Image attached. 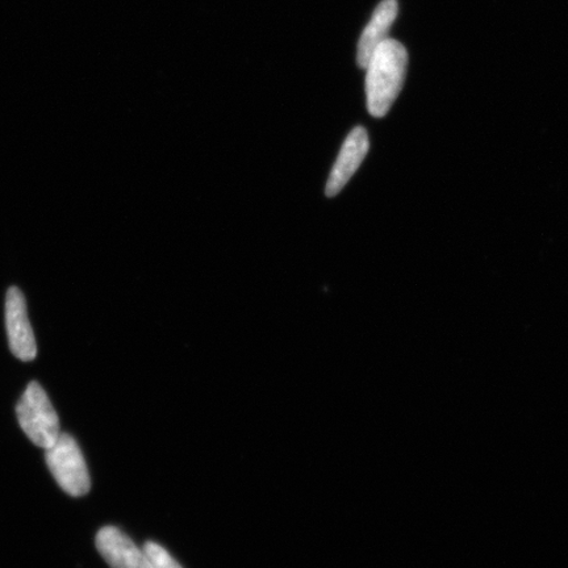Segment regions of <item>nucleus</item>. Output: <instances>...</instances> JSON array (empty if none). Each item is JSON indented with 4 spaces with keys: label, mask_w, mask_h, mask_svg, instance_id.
Returning a JSON list of instances; mask_svg holds the SVG:
<instances>
[{
    "label": "nucleus",
    "mask_w": 568,
    "mask_h": 568,
    "mask_svg": "<svg viewBox=\"0 0 568 568\" xmlns=\"http://www.w3.org/2000/svg\"><path fill=\"white\" fill-rule=\"evenodd\" d=\"M368 146H371V141H368L365 128L355 126L341 148L338 159L332 169L328 183H326V195L332 197L341 193V190L346 186V183L359 169L361 163L364 162Z\"/></svg>",
    "instance_id": "nucleus-6"
},
{
    "label": "nucleus",
    "mask_w": 568,
    "mask_h": 568,
    "mask_svg": "<svg viewBox=\"0 0 568 568\" xmlns=\"http://www.w3.org/2000/svg\"><path fill=\"white\" fill-rule=\"evenodd\" d=\"M20 428L36 446L49 449L61 435L60 420L38 382H31L17 406Z\"/></svg>",
    "instance_id": "nucleus-2"
},
{
    "label": "nucleus",
    "mask_w": 568,
    "mask_h": 568,
    "mask_svg": "<svg viewBox=\"0 0 568 568\" xmlns=\"http://www.w3.org/2000/svg\"><path fill=\"white\" fill-rule=\"evenodd\" d=\"M97 549L111 568H154L144 548H139L116 527H104L98 531Z\"/></svg>",
    "instance_id": "nucleus-5"
},
{
    "label": "nucleus",
    "mask_w": 568,
    "mask_h": 568,
    "mask_svg": "<svg viewBox=\"0 0 568 568\" xmlns=\"http://www.w3.org/2000/svg\"><path fill=\"white\" fill-rule=\"evenodd\" d=\"M45 460L53 478L70 496L80 497L91 488L87 460L75 439L61 433L57 442L45 450Z\"/></svg>",
    "instance_id": "nucleus-3"
},
{
    "label": "nucleus",
    "mask_w": 568,
    "mask_h": 568,
    "mask_svg": "<svg viewBox=\"0 0 568 568\" xmlns=\"http://www.w3.org/2000/svg\"><path fill=\"white\" fill-rule=\"evenodd\" d=\"M408 53L399 41L388 39L376 49L366 69L367 110L374 118L387 115L406 81Z\"/></svg>",
    "instance_id": "nucleus-1"
},
{
    "label": "nucleus",
    "mask_w": 568,
    "mask_h": 568,
    "mask_svg": "<svg viewBox=\"0 0 568 568\" xmlns=\"http://www.w3.org/2000/svg\"><path fill=\"white\" fill-rule=\"evenodd\" d=\"M144 550L154 568H183L176 562L172 554L163 549L161 545L155 542H146Z\"/></svg>",
    "instance_id": "nucleus-8"
},
{
    "label": "nucleus",
    "mask_w": 568,
    "mask_h": 568,
    "mask_svg": "<svg viewBox=\"0 0 568 568\" xmlns=\"http://www.w3.org/2000/svg\"><path fill=\"white\" fill-rule=\"evenodd\" d=\"M397 12H399V7H397L396 0H383L376 7L372 20L368 21L359 39L357 61L361 68L365 69L376 49L389 39L388 33Z\"/></svg>",
    "instance_id": "nucleus-7"
},
{
    "label": "nucleus",
    "mask_w": 568,
    "mask_h": 568,
    "mask_svg": "<svg viewBox=\"0 0 568 568\" xmlns=\"http://www.w3.org/2000/svg\"><path fill=\"white\" fill-rule=\"evenodd\" d=\"M6 328L13 355L24 362L33 361L38 346L28 317L26 297L18 287H11L6 296Z\"/></svg>",
    "instance_id": "nucleus-4"
}]
</instances>
